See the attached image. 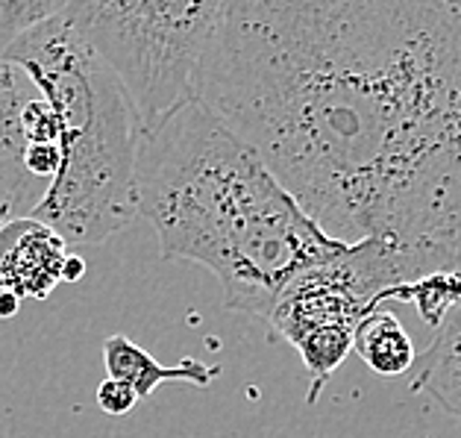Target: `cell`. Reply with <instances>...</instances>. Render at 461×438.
Instances as JSON below:
<instances>
[{
  "label": "cell",
  "mask_w": 461,
  "mask_h": 438,
  "mask_svg": "<svg viewBox=\"0 0 461 438\" xmlns=\"http://www.w3.org/2000/svg\"><path fill=\"white\" fill-rule=\"evenodd\" d=\"M200 104L397 295L461 271V4L223 0Z\"/></svg>",
  "instance_id": "cell-1"
},
{
  "label": "cell",
  "mask_w": 461,
  "mask_h": 438,
  "mask_svg": "<svg viewBox=\"0 0 461 438\" xmlns=\"http://www.w3.org/2000/svg\"><path fill=\"white\" fill-rule=\"evenodd\" d=\"M136 215L156 230L162 260L209 268L223 306L265 321L303 271L347 251L200 100L139 136Z\"/></svg>",
  "instance_id": "cell-2"
},
{
  "label": "cell",
  "mask_w": 461,
  "mask_h": 438,
  "mask_svg": "<svg viewBox=\"0 0 461 438\" xmlns=\"http://www.w3.org/2000/svg\"><path fill=\"white\" fill-rule=\"evenodd\" d=\"M0 59L21 68L62 127V168L30 218L68 244H100L127 230L139 218V121L118 77L80 39L65 9L9 41Z\"/></svg>",
  "instance_id": "cell-3"
},
{
  "label": "cell",
  "mask_w": 461,
  "mask_h": 438,
  "mask_svg": "<svg viewBox=\"0 0 461 438\" xmlns=\"http://www.w3.org/2000/svg\"><path fill=\"white\" fill-rule=\"evenodd\" d=\"M65 15L118 77L139 136L200 100L223 0H68Z\"/></svg>",
  "instance_id": "cell-4"
},
{
  "label": "cell",
  "mask_w": 461,
  "mask_h": 438,
  "mask_svg": "<svg viewBox=\"0 0 461 438\" xmlns=\"http://www.w3.org/2000/svg\"><path fill=\"white\" fill-rule=\"evenodd\" d=\"M385 303V283L367 247H347L335 260L303 271L271 312L274 330L300 353L309 370V403L353 353L356 330Z\"/></svg>",
  "instance_id": "cell-5"
},
{
  "label": "cell",
  "mask_w": 461,
  "mask_h": 438,
  "mask_svg": "<svg viewBox=\"0 0 461 438\" xmlns=\"http://www.w3.org/2000/svg\"><path fill=\"white\" fill-rule=\"evenodd\" d=\"M68 242L30 215L9 218L0 227V288L21 300H48L62 283Z\"/></svg>",
  "instance_id": "cell-6"
},
{
  "label": "cell",
  "mask_w": 461,
  "mask_h": 438,
  "mask_svg": "<svg viewBox=\"0 0 461 438\" xmlns=\"http://www.w3.org/2000/svg\"><path fill=\"white\" fill-rule=\"evenodd\" d=\"M27 77L9 62H0V204L9 215H30L44 197L36 192L41 179H36L24 165L27 136L21 127V115L27 106Z\"/></svg>",
  "instance_id": "cell-7"
},
{
  "label": "cell",
  "mask_w": 461,
  "mask_h": 438,
  "mask_svg": "<svg viewBox=\"0 0 461 438\" xmlns=\"http://www.w3.org/2000/svg\"><path fill=\"white\" fill-rule=\"evenodd\" d=\"M104 365L112 379H121L139 395V400H148L162 383H191L206 388L212 379L221 374V365H206L200 359H185L179 365L156 362L153 353H148L127 335H109L104 342Z\"/></svg>",
  "instance_id": "cell-8"
},
{
  "label": "cell",
  "mask_w": 461,
  "mask_h": 438,
  "mask_svg": "<svg viewBox=\"0 0 461 438\" xmlns=\"http://www.w3.org/2000/svg\"><path fill=\"white\" fill-rule=\"evenodd\" d=\"M411 374L414 395H429L447 415L461 421V306L435 330Z\"/></svg>",
  "instance_id": "cell-9"
},
{
  "label": "cell",
  "mask_w": 461,
  "mask_h": 438,
  "mask_svg": "<svg viewBox=\"0 0 461 438\" xmlns=\"http://www.w3.org/2000/svg\"><path fill=\"white\" fill-rule=\"evenodd\" d=\"M353 353L382 379L406 377L418 365L414 342L400 324V318L388 309H376L358 324Z\"/></svg>",
  "instance_id": "cell-10"
},
{
  "label": "cell",
  "mask_w": 461,
  "mask_h": 438,
  "mask_svg": "<svg viewBox=\"0 0 461 438\" xmlns=\"http://www.w3.org/2000/svg\"><path fill=\"white\" fill-rule=\"evenodd\" d=\"M65 6L68 0H0V32L9 44L44 21L56 18Z\"/></svg>",
  "instance_id": "cell-11"
},
{
  "label": "cell",
  "mask_w": 461,
  "mask_h": 438,
  "mask_svg": "<svg viewBox=\"0 0 461 438\" xmlns=\"http://www.w3.org/2000/svg\"><path fill=\"white\" fill-rule=\"evenodd\" d=\"M21 127H24L27 144H59L62 127L56 109L44 97H30L21 115Z\"/></svg>",
  "instance_id": "cell-12"
},
{
  "label": "cell",
  "mask_w": 461,
  "mask_h": 438,
  "mask_svg": "<svg viewBox=\"0 0 461 438\" xmlns=\"http://www.w3.org/2000/svg\"><path fill=\"white\" fill-rule=\"evenodd\" d=\"M24 165L32 177L50 186L53 177L59 174V168H62V148L59 144H27Z\"/></svg>",
  "instance_id": "cell-13"
},
{
  "label": "cell",
  "mask_w": 461,
  "mask_h": 438,
  "mask_svg": "<svg viewBox=\"0 0 461 438\" xmlns=\"http://www.w3.org/2000/svg\"><path fill=\"white\" fill-rule=\"evenodd\" d=\"M136 403H139V395L127 383H121V379L106 377L104 383L97 386V406L106 415H127Z\"/></svg>",
  "instance_id": "cell-14"
},
{
  "label": "cell",
  "mask_w": 461,
  "mask_h": 438,
  "mask_svg": "<svg viewBox=\"0 0 461 438\" xmlns=\"http://www.w3.org/2000/svg\"><path fill=\"white\" fill-rule=\"evenodd\" d=\"M86 274V260H80V256H68L65 260V271H62V283H77Z\"/></svg>",
  "instance_id": "cell-15"
},
{
  "label": "cell",
  "mask_w": 461,
  "mask_h": 438,
  "mask_svg": "<svg viewBox=\"0 0 461 438\" xmlns=\"http://www.w3.org/2000/svg\"><path fill=\"white\" fill-rule=\"evenodd\" d=\"M18 309H21V297L13 295V291L0 288V318H13L18 315Z\"/></svg>",
  "instance_id": "cell-16"
},
{
  "label": "cell",
  "mask_w": 461,
  "mask_h": 438,
  "mask_svg": "<svg viewBox=\"0 0 461 438\" xmlns=\"http://www.w3.org/2000/svg\"><path fill=\"white\" fill-rule=\"evenodd\" d=\"M6 218H9V209H6L4 204H0V227H4V224H6Z\"/></svg>",
  "instance_id": "cell-17"
}]
</instances>
